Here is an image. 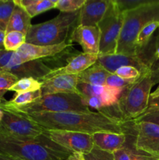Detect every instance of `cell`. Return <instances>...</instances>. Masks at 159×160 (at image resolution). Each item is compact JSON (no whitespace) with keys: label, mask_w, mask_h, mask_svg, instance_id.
<instances>
[{"label":"cell","mask_w":159,"mask_h":160,"mask_svg":"<svg viewBox=\"0 0 159 160\" xmlns=\"http://www.w3.org/2000/svg\"><path fill=\"white\" fill-rule=\"evenodd\" d=\"M114 74L125 80H137L141 76V73L137 69L128 66L118 68Z\"/></svg>","instance_id":"f546056e"},{"label":"cell","mask_w":159,"mask_h":160,"mask_svg":"<svg viewBox=\"0 0 159 160\" xmlns=\"http://www.w3.org/2000/svg\"><path fill=\"white\" fill-rule=\"evenodd\" d=\"M41 96L42 94L41 89L40 90L34 91V92L17 93L12 99L5 102L3 105L6 106H9V107H21V106H26V105L34 102V101L38 99Z\"/></svg>","instance_id":"44dd1931"},{"label":"cell","mask_w":159,"mask_h":160,"mask_svg":"<svg viewBox=\"0 0 159 160\" xmlns=\"http://www.w3.org/2000/svg\"><path fill=\"white\" fill-rule=\"evenodd\" d=\"M98 55L87 54V53L77 52L69 59L66 65L64 66L63 67L52 70L51 73L47 74L41 81V82H43L49 78L58 76V75H78L91 67L92 65L96 63L98 60Z\"/></svg>","instance_id":"5bb4252c"},{"label":"cell","mask_w":159,"mask_h":160,"mask_svg":"<svg viewBox=\"0 0 159 160\" xmlns=\"http://www.w3.org/2000/svg\"><path fill=\"white\" fill-rule=\"evenodd\" d=\"M85 160H114L112 153L103 151L94 145L90 153L84 155Z\"/></svg>","instance_id":"1f68e13d"},{"label":"cell","mask_w":159,"mask_h":160,"mask_svg":"<svg viewBox=\"0 0 159 160\" xmlns=\"http://www.w3.org/2000/svg\"><path fill=\"white\" fill-rule=\"evenodd\" d=\"M44 134L53 142L72 153L87 155L90 152L94 146L91 134L55 130L45 131Z\"/></svg>","instance_id":"30bf717a"},{"label":"cell","mask_w":159,"mask_h":160,"mask_svg":"<svg viewBox=\"0 0 159 160\" xmlns=\"http://www.w3.org/2000/svg\"><path fill=\"white\" fill-rule=\"evenodd\" d=\"M0 160H20L16 158L11 157V156H4V155H0Z\"/></svg>","instance_id":"7bdbcfd3"},{"label":"cell","mask_w":159,"mask_h":160,"mask_svg":"<svg viewBox=\"0 0 159 160\" xmlns=\"http://www.w3.org/2000/svg\"><path fill=\"white\" fill-rule=\"evenodd\" d=\"M158 29H159V28H158ZM157 42H159V34H158V37H157Z\"/></svg>","instance_id":"f6af8a7d"},{"label":"cell","mask_w":159,"mask_h":160,"mask_svg":"<svg viewBox=\"0 0 159 160\" xmlns=\"http://www.w3.org/2000/svg\"><path fill=\"white\" fill-rule=\"evenodd\" d=\"M118 7L123 12L134 9L148 2L150 0H115Z\"/></svg>","instance_id":"d6a6232c"},{"label":"cell","mask_w":159,"mask_h":160,"mask_svg":"<svg viewBox=\"0 0 159 160\" xmlns=\"http://www.w3.org/2000/svg\"><path fill=\"white\" fill-rule=\"evenodd\" d=\"M18 80V78L12 73L0 71V104L7 101L5 98V94L9 92V88Z\"/></svg>","instance_id":"4316f807"},{"label":"cell","mask_w":159,"mask_h":160,"mask_svg":"<svg viewBox=\"0 0 159 160\" xmlns=\"http://www.w3.org/2000/svg\"><path fill=\"white\" fill-rule=\"evenodd\" d=\"M6 36V31L0 29V51L5 50L4 48V39Z\"/></svg>","instance_id":"ab89813d"},{"label":"cell","mask_w":159,"mask_h":160,"mask_svg":"<svg viewBox=\"0 0 159 160\" xmlns=\"http://www.w3.org/2000/svg\"><path fill=\"white\" fill-rule=\"evenodd\" d=\"M14 7L13 0H0V29L2 31H6Z\"/></svg>","instance_id":"484cf974"},{"label":"cell","mask_w":159,"mask_h":160,"mask_svg":"<svg viewBox=\"0 0 159 160\" xmlns=\"http://www.w3.org/2000/svg\"><path fill=\"white\" fill-rule=\"evenodd\" d=\"M85 2L86 0H57L55 8L61 12H74L79 11Z\"/></svg>","instance_id":"f1b7e54d"},{"label":"cell","mask_w":159,"mask_h":160,"mask_svg":"<svg viewBox=\"0 0 159 160\" xmlns=\"http://www.w3.org/2000/svg\"><path fill=\"white\" fill-rule=\"evenodd\" d=\"M83 102L87 107H90L98 110V112H102L103 107L102 103L100 96H91V97H83Z\"/></svg>","instance_id":"e575fe53"},{"label":"cell","mask_w":159,"mask_h":160,"mask_svg":"<svg viewBox=\"0 0 159 160\" xmlns=\"http://www.w3.org/2000/svg\"><path fill=\"white\" fill-rule=\"evenodd\" d=\"M17 112L36 123L45 131H70L91 135L99 132L126 134V123L101 112L91 111L90 112H45L31 114Z\"/></svg>","instance_id":"6da1fadb"},{"label":"cell","mask_w":159,"mask_h":160,"mask_svg":"<svg viewBox=\"0 0 159 160\" xmlns=\"http://www.w3.org/2000/svg\"><path fill=\"white\" fill-rule=\"evenodd\" d=\"M100 42L101 33L98 27L76 25L70 34L68 43H77L84 53L98 55Z\"/></svg>","instance_id":"7c38bea8"},{"label":"cell","mask_w":159,"mask_h":160,"mask_svg":"<svg viewBox=\"0 0 159 160\" xmlns=\"http://www.w3.org/2000/svg\"><path fill=\"white\" fill-rule=\"evenodd\" d=\"M5 108L23 113H45V112H90V109L83 102L82 98L77 93H59L43 95L26 106L18 108Z\"/></svg>","instance_id":"8992f818"},{"label":"cell","mask_w":159,"mask_h":160,"mask_svg":"<svg viewBox=\"0 0 159 160\" xmlns=\"http://www.w3.org/2000/svg\"><path fill=\"white\" fill-rule=\"evenodd\" d=\"M123 23V12L115 0H110L105 14L97 27L101 33L98 55L116 54L117 45Z\"/></svg>","instance_id":"52a82bcc"},{"label":"cell","mask_w":159,"mask_h":160,"mask_svg":"<svg viewBox=\"0 0 159 160\" xmlns=\"http://www.w3.org/2000/svg\"><path fill=\"white\" fill-rule=\"evenodd\" d=\"M158 160H159V159H158Z\"/></svg>","instance_id":"7dc6e473"},{"label":"cell","mask_w":159,"mask_h":160,"mask_svg":"<svg viewBox=\"0 0 159 160\" xmlns=\"http://www.w3.org/2000/svg\"><path fill=\"white\" fill-rule=\"evenodd\" d=\"M104 86L93 85V84H85V83H78L76 88H77L78 95L81 98H83V97L101 96L104 92Z\"/></svg>","instance_id":"83f0119b"},{"label":"cell","mask_w":159,"mask_h":160,"mask_svg":"<svg viewBox=\"0 0 159 160\" xmlns=\"http://www.w3.org/2000/svg\"><path fill=\"white\" fill-rule=\"evenodd\" d=\"M133 123V148L159 159V125L147 121Z\"/></svg>","instance_id":"8fae6325"},{"label":"cell","mask_w":159,"mask_h":160,"mask_svg":"<svg viewBox=\"0 0 159 160\" xmlns=\"http://www.w3.org/2000/svg\"><path fill=\"white\" fill-rule=\"evenodd\" d=\"M66 160H85V158L81 153H72Z\"/></svg>","instance_id":"f35d334b"},{"label":"cell","mask_w":159,"mask_h":160,"mask_svg":"<svg viewBox=\"0 0 159 160\" xmlns=\"http://www.w3.org/2000/svg\"><path fill=\"white\" fill-rule=\"evenodd\" d=\"M157 82L158 67L142 73L135 82L123 89L118 103L114 106L118 112V118L126 123L143 115L147 109L151 88Z\"/></svg>","instance_id":"3957f363"},{"label":"cell","mask_w":159,"mask_h":160,"mask_svg":"<svg viewBox=\"0 0 159 160\" xmlns=\"http://www.w3.org/2000/svg\"><path fill=\"white\" fill-rule=\"evenodd\" d=\"M157 28H159V21L150 22L146 26L143 27L141 31L139 33L136 41V47L138 53L149 44L152 34Z\"/></svg>","instance_id":"7402d4cb"},{"label":"cell","mask_w":159,"mask_h":160,"mask_svg":"<svg viewBox=\"0 0 159 160\" xmlns=\"http://www.w3.org/2000/svg\"><path fill=\"white\" fill-rule=\"evenodd\" d=\"M42 82L38 80L32 78H23L19 79L12 87L9 88L10 92H15L17 93L22 92H34L41 88Z\"/></svg>","instance_id":"603a6c76"},{"label":"cell","mask_w":159,"mask_h":160,"mask_svg":"<svg viewBox=\"0 0 159 160\" xmlns=\"http://www.w3.org/2000/svg\"><path fill=\"white\" fill-rule=\"evenodd\" d=\"M78 75H58L42 82V96L51 94L77 93Z\"/></svg>","instance_id":"2e32d148"},{"label":"cell","mask_w":159,"mask_h":160,"mask_svg":"<svg viewBox=\"0 0 159 160\" xmlns=\"http://www.w3.org/2000/svg\"><path fill=\"white\" fill-rule=\"evenodd\" d=\"M147 46L138 54L132 56L120 54L98 55L97 62L111 73H114L120 67L128 66L135 67L142 74L152 70L156 61L154 55L151 56L146 53Z\"/></svg>","instance_id":"9c48e42d"},{"label":"cell","mask_w":159,"mask_h":160,"mask_svg":"<svg viewBox=\"0 0 159 160\" xmlns=\"http://www.w3.org/2000/svg\"><path fill=\"white\" fill-rule=\"evenodd\" d=\"M133 121H147L159 125V111L150 113L143 114Z\"/></svg>","instance_id":"d590c367"},{"label":"cell","mask_w":159,"mask_h":160,"mask_svg":"<svg viewBox=\"0 0 159 160\" xmlns=\"http://www.w3.org/2000/svg\"><path fill=\"white\" fill-rule=\"evenodd\" d=\"M152 21H159V0H150L138 7L124 11L116 54L131 56L138 54L136 47L137 36L143 27Z\"/></svg>","instance_id":"277c9868"},{"label":"cell","mask_w":159,"mask_h":160,"mask_svg":"<svg viewBox=\"0 0 159 160\" xmlns=\"http://www.w3.org/2000/svg\"><path fill=\"white\" fill-rule=\"evenodd\" d=\"M109 2L110 0H86L80 9L77 25L97 26L105 14Z\"/></svg>","instance_id":"9a60e30c"},{"label":"cell","mask_w":159,"mask_h":160,"mask_svg":"<svg viewBox=\"0 0 159 160\" xmlns=\"http://www.w3.org/2000/svg\"><path fill=\"white\" fill-rule=\"evenodd\" d=\"M157 67H158V68H159V66H157Z\"/></svg>","instance_id":"bcb514c9"},{"label":"cell","mask_w":159,"mask_h":160,"mask_svg":"<svg viewBox=\"0 0 159 160\" xmlns=\"http://www.w3.org/2000/svg\"><path fill=\"white\" fill-rule=\"evenodd\" d=\"M157 111H159V96L156 98H150L147 109L143 114L157 112Z\"/></svg>","instance_id":"8d00e7d4"},{"label":"cell","mask_w":159,"mask_h":160,"mask_svg":"<svg viewBox=\"0 0 159 160\" xmlns=\"http://www.w3.org/2000/svg\"><path fill=\"white\" fill-rule=\"evenodd\" d=\"M132 160H158V159L134 149L133 155H132Z\"/></svg>","instance_id":"74e56055"},{"label":"cell","mask_w":159,"mask_h":160,"mask_svg":"<svg viewBox=\"0 0 159 160\" xmlns=\"http://www.w3.org/2000/svg\"><path fill=\"white\" fill-rule=\"evenodd\" d=\"M80 10L60 12L51 20L32 24L26 35V43L37 45H55L66 42L78 24Z\"/></svg>","instance_id":"5b68a950"},{"label":"cell","mask_w":159,"mask_h":160,"mask_svg":"<svg viewBox=\"0 0 159 160\" xmlns=\"http://www.w3.org/2000/svg\"><path fill=\"white\" fill-rule=\"evenodd\" d=\"M94 145L103 151L114 152L125 146L126 142V134L125 133L99 132L92 134Z\"/></svg>","instance_id":"e0dca14e"},{"label":"cell","mask_w":159,"mask_h":160,"mask_svg":"<svg viewBox=\"0 0 159 160\" xmlns=\"http://www.w3.org/2000/svg\"><path fill=\"white\" fill-rule=\"evenodd\" d=\"M110 74L111 73L96 62V63L78 74V83L104 86Z\"/></svg>","instance_id":"d6986e66"},{"label":"cell","mask_w":159,"mask_h":160,"mask_svg":"<svg viewBox=\"0 0 159 160\" xmlns=\"http://www.w3.org/2000/svg\"><path fill=\"white\" fill-rule=\"evenodd\" d=\"M133 152L134 148L131 149L128 147L124 146L112 152V155H113L114 160H132Z\"/></svg>","instance_id":"836d02e7"},{"label":"cell","mask_w":159,"mask_h":160,"mask_svg":"<svg viewBox=\"0 0 159 160\" xmlns=\"http://www.w3.org/2000/svg\"><path fill=\"white\" fill-rule=\"evenodd\" d=\"M154 57H155L156 60H157V59H158L159 60V42H156V44H155V48H154Z\"/></svg>","instance_id":"60d3db41"},{"label":"cell","mask_w":159,"mask_h":160,"mask_svg":"<svg viewBox=\"0 0 159 160\" xmlns=\"http://www.w3.org/2000/svg\"><path fill=\"white\" fill-rule=\"evenodd\" d=\"M14 3H15V7L8 23L6 32L18 31L26 35L30 28L32 26L31 24L32 18L28 15L26 10L21 6L16 3L15 1H14Z\"/></svg>","instance_id":"ac0fdd59"},{"label":"cell","mask_w":159,"mask_h":160,"mask_svg":"<svg viewBox=\"0 0 159 160\" xmlns=\"http://www.w3.org/2000/svg\"><path fill=\"white\" fill-rule=\"evenodd\" d=\"M3 116H4V110H3L2 107L1 106V104H0V122L2 121L3 118Z\"/></svg>","instance_id":"ee69618b"},{"label":"cell","mask_w":159,"mask_h":160,"mask_svg":"<svg viewBox=\"0 0 159 160\" xmlns=\"http://www.w3.org/2000/svg\"><path fill=\"white\" fill-rule=\"evenodd\" d=\"M137 80H125L123 78H119L117 75L114 74V73H111L108 77L107 80H106L105 85L111 86V87L125 89L134 83Z\"/></svg>","instance_id":"4dcf8cb0"},{"label":"cell","mask_w":159,"mask_h":160,"mask_svg":"<svg viewBox=\"0 0 159 160\" xmlns=\"http://www.w3.org/2000/svg\"><path fill=\"white\" fill-rule=\"evenodd\" d=\"M21 6L28 15L33 18L44 12L54 9L57 0H14Z\"/></svg>","instance_id":"ffe728a7"},{"label":"cell","mask_w":159,"mask_h":160,"mask_svg":"<svg viewBox=\"0 0 159 160\" xmlns=\"http://www.w3.org/2000/svg\"><path fill=\"white\" fill-rule=\"evenodd\" d=\"M123 91V89L122 88L104 85V92H103L102 95L100 96L101 103H102L103 109L115 106L118 103Z\"/></svg>","instance_id":"cb8c5ba5"},{"label":"cell","mask_w":159,"mask_h":160,"mask_svg":"<svg viewBox=\"0 0 159 160\" xmlns=\"http://www.w3.org/2000/svg\"><path fill=\"white\" fill-rule=\"evenodd\" d=\"M4 116L0 122V134L23 138H36L44 134L45 130L21 114L3 107Z\"/></svg>","instance_id":"ba28073f"},{"label":"cell","mask_w":159,"mask_h":160,"mask_svg":"<svg viewBox=\"0 0 159 160\" xmlns=\"http://www.w3.org/2000/svg\"><path fill=\"white\" fill-rule=\"evenodd\" d=\"M158 96H159V85L157 86V88L154 91V92H151L150 98H156V97H158Z\"/></svg>","instance_id":"b9f144b4"},{"label":"cell","mask_w":159,"mask_h":160,"mask_svg":"<svg viewBox=\"0 0 159 160\" xmlns=\"http://www.w3.org/2000/svg\"><path fill=\"white\" fill-rule=\"evenodd\" d=\"M71 154L44 134L36 138L0 134V155L20 160H66Z\"/></svg>","instance_id":"7a4b0ae2"},{"label":"cell","mask_w":159,"mask_h":160,"mask_svg":"<svg viewBox=\"0 0 159 160\" xmlns=\"http://www.w3.org/2000/svg\"><path fill=\"white\" fill-rule=\"evenodd\" d=\"M72 45L68 42L55 45H37L25 43L15 52L20 64L29 61L51 58Z\"/></svg>","instance_id":"4fadbf2b"},{"label":"cell","mask_w":159,"mask_h":160,"mask_svg":"<svg viewBox=\"0 0 159 160\" xmlns=\"http://www.w3.org/2000/svg\"><path fill=\"white\" fill-rule=\"evenodd\" d=\"M26 43V35L18 31L6 32L4 39V48L8 52H16L23 44Z\"/></svg>","instance_id":"d4e9b609"}]
</instances>
